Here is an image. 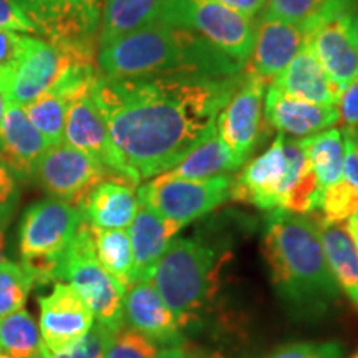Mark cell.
Segmentation results:
<instances>
[{
  "label": "cell",
  "mask_w": 358,
  "mask_h": 358,
  "mask_svg": "<svg viewBox=\"0 0 358 358\" xmlns=\"http://www.w3.org/2000/svg\"><path fill=\"white\" fill-rule=\"evenodd\" d=\"M244 78L203 75H159L108 78L96 75L95 101L116 150L141 181L169 171L204 134Z\"/></svg>",
  "instance_id": "cell-1"
},
{
  "label": "cell",
  "mask_w": 358,
  "mask_h": 358,
  "mask_svg": "<svg viewBox=\"0 0 358 358\" xmlns=\"http://www.w3.org/2000/svg\"><path fill=\"white\" fill-rule=\"evenodd\" d=\"M262 254L280 301L299 317H320L338 301L315 217L274 209L267 211Z\"/></svg>",
  "instance_id": "cell-2"
},
{
  "label": "cell",
  "mask_w": 358,
  "mask_h": 358,
  "mask_svg": "<svg viewBox=\"0 0 358 358\" xmlns=\"http://www.w3.org/2000/svg\"><path fill=\"white\" fill-rule=\"evenodd\" d=\"M96 64L108 78L234 77L245 66L192 30L164 22H155L98 47Z\"/></svg>",
  "instance_id": "cell-3"
},
{
  "label": "cell",
  "mask_w": 358,
  "mask_h": 358,
  "mask_svg": "<svg viewBox=\"0 0 358 358\" xmlns=\"http://www.w3.org/2000/svg\"><path fill=\"white\" fill-rule=\"evenodd\" d=\"M322 187L301 141L279 133L271 146L232 178L231 199L262 209L319 213Z\"/></svg>",
  "instance_id": "cell-4"
},
{
  "label": "cell",
  "mask_w": 358,
  "mask_h": 358,
  "mask_svg": "<svg viewBox=\"0 0 358 358\" xmlns=\"http://www.w3.org/2000/svg\"><path fill=\"white\" fill-rule=\"evenodd\" d=\"M216 266V249L201 239L176 237L148 277L182 329L198 320L211 297Z\"/></svg>",
  "instance_id": "cell-5"
},
{
  "label": "cell",
  "mask_w": 358,
  "mask_h": 358,
  "mask_svg": "<svg viewBox=\"0 0 358 358\" xmlns=\"http://www.w3.org/2000/svg\"><path fill=\"white\" fill-rule=\"evenodd\" d=\"M82 221L77 206L60 199L40 201L27 209L20 221L19 252L20 266L34 285L60 280L64 254Z\"/></svg>",
  "instance_id": "cell-6"
},
{
  "label": "cell",
  "mask_w": 358,
  "mask_h": 358,
  "mask_svg": "<svg viewBox=\"0 0 358 358\" xmlns=\"http://www.w3.org/2000/svg\"><path fill=\"white\" fill-rule=\"evenodd\" d=\"M60 279L69 280L87 303L96 324L116 329L123 324V303L127 289L98 262L93 231L82 221L70 241L62 261Z\"/></svg>",
  "instance_id": "cell-7"
},
{
  "label": "cell",
  "mask_w": 358,
  "mask_h": 358,
  "mask_svg": "<svg viewBox=\"0 0 358 358\" xmlns=\"http://www.w3.org/2000/svg\"><path fill=\"white\" fill-rule=\"evenodd\" d=\"M159 22L192 30L243 65L252 53L256 38L252 19L217 0H166Z\"/></svg>",
  "instance_id": "cell-8"
},
{
  "label": "cell",
  "mask_w": 358,
  "mask_h": 358,
  "mask_svg": "<svg viewBox=\"0 0 358 358\" xmlns=\"http://www.w3.org/2000/svg\"><path fill=\"white\" fill-rule=\"evenodd\" d=\"M231 174L204 179L171 178L168 174L151 178L136 189L138 201L159 216L182 226L206 216L231 199Z\"/></svg>",
  "instance_id": "cell-9"
},
{
  "label": "cell",
  "mask_w": 358,
  "mask_h": 358,
  "mask_svg": "<svg viewBox=\"0 0 358 358\" xmlns=\"http://www.w3.org/2000/svg\"><path fill=\"white\" fill-rule=\"evenodd\" d=\"M98 48L52 43L45 38L25 37L24 52L13 77L7 103L25 106L60 82L77 62H96Z\"/></svg>",
  "instance_id": "cell-10"
},
{
  "label": "cell",
  "mask_w": 358,
  "mask_h": 358,
  "mask_svg": "<svg viewBox=\"0 0 358 358\" xmlns=\"http://www.w3.org/2000/svg\"><path fill=\"white\" fill-rule=\"evenodd\" d=\"M45 40L98 48L103 0H13Z\"/></svg>",
  "instance_id": "cell-11"
},
{
  "label": "cell",
  "mask_w": 358,
  "mask_h": 358,
  "mask_svg": "<svg viewBox=\"0 0 358 358\" xmlns=\"http://www.w3.org/2000/svg\"><path fill=\"white\" fill-rule=\"evenodd\" d=\"M110 176L101 164L65 141L48 146L34 173V179L50 198L77 208L98 182Z\"/></svg>",
  "instance_id": "cell-12"
},
{
  "label": "cell",
  "mask_w": 358,
  "mask_h": 358,
  "mask_svg": "<svg viewBox=\"0 0 358 358\" xmlns=\"http://www.w3.org/2000/svg\"><path fill=\"white\" fill-rule=\"evenodd\" d=\"M267 87L268 83L244 70L239 88L217 116L219 138L231 153L237 169L248 163L261 140Z\"/></svg>",
  "instance_id": "cell-13"
},
{
  "label": "cell",
  "mask_w": 358,
  "mask_h": 358,
  "mask_svg": "<svg viewBox=\"0 0 358 358\" xmlns=\"http://www.w3.org/2000/svg\"><path fill=\"white\" fill-rule=\"evenodd\" d=\"M65 143L95 159L111 176L124 178L138 186L133 173L111 140L110 129L92 98V90L69 103Z\"/></svg>",
  "instance_id": "cell-14"
},
{
  "label": "cell",
  "mask_w": 358,
  "mask_h": 358,
  "mask_svg": "<svg viewBox=\"0 0 358 358\" xmlns=\"http://www.w3.org/2000/svg\"><path fill=\"white\" fill-rule=\"evenodd\" d=\"M40 335L45 350L64 352L75 345L95 325V317L70 284L57 282L48 295L38 297Z\"/></svg>",
  "instance_id": "cell-15"
},
{
  "label": "cell",
  "mask_w": 358,
  "mask_h": 358,
  "mask_svg": "<svg viewBox=\"0 0 358 358\" xmlns=\"http://www.w3.org/2000/svg\"><path fill=\"white\" fill-rule=\"evenodd\" d=\"M123 320L161 348H181L185 342L181 324L150 279L134 280L127 289Z\"/></svg>",
  "instance_id": "cell-16"
},
{
  "label": "cell",
  "mask_w": 358,
  "mask_h": 358,
  "mask_svg": "<svg viewBox=\"0 0 358 358\" xmlns=\"http://www.w3.org/2000/svg\"><path fill=\"white\" fill-rule=\"evenodd\" d=\"M307 37V30L302 27L261 17L256 24L252 53L244 70L266 83L274 82L294 60Z\"/></svg>",
  "instance_id": "cell-17"
},
{
  "label": "cell",
  "mask_w": 358,
  "mask_h": 358,
  "mask_svg": "<svg viewBox=\"0 0 358 358\" xmlns=\"http://www.w3.org/2000/svg\"><path fill=\"white\" fill-rule=\"evenodd\" d=\"M352 12H342L322 22L307 42L332 82L342 92L358 77V45L352 35Z\"/></svg>",
  "instance_id": "cell-18"
},
{
  "label": "cell",
  "mask_w": 358,
  "mask_h": 358,
  "mask_svg": "<svg viewBox=\"0 0 358 358\" xmlns=\"http://www.w3.org/2000/svg\"><path fill=\"white\" fill-rule=\"evenodd\" d=\"M264 120L285 136L307 138L337 124L338 108L290 96L268 85L264 96Z\"/></svg>",
  "instance_id": "cell-19"
},
{
  "label": "cell",
  "mask_w": 358,
  "mask_h": 358,
  "mask_svg": "<svg viewBox=\"0 0 358 358\" xmlns=\"http://www.w3.org/2000/svg\"><path fill=\"white\" fill-rule=\"evenodd\" d=\"M50 146L37 128L27 118L22 106L7 103L0 124V159L15 179H34L40 156Z\"/></svg>",
  "instance_id": "cell-20"
},
{
  "label": "cell",
  "mask_w": 358,
  "mask_h": 358,
  "mask_svg": "<svg viewBox=\"0 0 358 358\" xmlns=\"http://www.w3.org/2000/svg\"><path fill=\"white\" fill-rule=\"evenodd\" d=\"M136 185L110 176L93 187L78 204L83 221L95 229H128L138 211Z\"/></svg>",
  "instance_id": "cell-21"
},
{
  "label": "cell",
  "mask_w": 358,
  "mask_h": 358,
  "mask_svg": "<svg viewBox=\"0 0 358 358\" xmlns=\"http://www.w3.org/2000/svg\"><path fill=\"white\" fill-rule=\"evenodd\" d=\"M182 227V224L159 216L146 204H138V211L128 227L136 280L150 277L156 262L166 252L169 244L176 239Z\"/></svg>",
  "instance_id": "cell-22"
},
{
  "label": "cell",
  "mask_w": 358,
  "mask_h": 358,
  "mask_svg": "<svg viewBox=\"0 0 358 358\" xmlns=\"http://www.w3.org/2000/svg\"><path fill=\"white\" fill-rule=\"evenodd\" d=\"M271 85L290 96L319 103V105L337 106L340 95H342L340 88L332 82L324 66L317 60L308 42L302 45V48L294 57L287 69L282 71Z\"/></svg>",
  "instance_id": "cell-23"
},
{
  "label": "cell",
  "mask_w": 358,
  "mask_h": 358,
  "mask_svg": "<svg viewBox=\"0 0 358 358\" xmlns=\"http://www.w3.org/2000/svg\"><path fill=\"white\" fill-rule=\"evenodd\" d=\"M315 217L322 249L338 289L358 306V252L345 222H329Z\"/></svg>",
  "instance_id": "cell-24"
},
{
  "label": "cell",
  "mask_w": 358,
  "mask_h": 358,
  "mask_svg": "<svg viewBox=\"0 0 358 358\" xmlns=\"http://www.w3.org/2000/svg\"><path fill=\"white\" fill-rule=\"evenodd\" d=\"M166 0H105L98 47L159 22Z\"/></svg>",
  "instance_id": "cell-25"
},
{
  "label": "cell",
  "mask_w": 358,
  "mask_h": 358,
  "mask_svg": "<svg viewBox=\"0 0 358 358\" xmlns=\"http://www.w3.org/2000/svg\"><path fill=\"white\" fill-rule=\"evenodd\" d=\"M234 171H237L234 159L219 138L217 128L214 127L187 151V155L176 166L164 174L171 178L204 179Z\"/></svg>",
  "instance_id": "cell-26"
},
{
  "label": "cell",
  "mask_w": 358,
  "mask_h": 358,
  "mask_svg": "<svg viewBox=\"0 0 358 358\" xmlns=\"http://www.w3.org/2000/svg\"><path fill=\"white\" fill-rule=\"evenodd\" d=\"M358 0H266L261 17L299 25L310 34L322 22L355 10Z\"/></svg>",
  "instance_id": "cell-27"
},
{
  "label": "cell",
  "mask_w": 358,
  "mask_h": 358,
  "mask_svg": "<svg viewBox=\"0 0 358 358\" xmlns=\"http://www.w3.org/2000/svg\"><path fill=\"white\" fill-rule=\"evenodd\" d=\"M299 141L306 151L322 191L345 178L343 176L345 143H343L342 129L329 128Z\"/></svg>",
  "instance_id": "cell-28"
},
{
  "label": "cell",
  "mask_w": 358,
  "mask_h": 358,
  "mask_svg": "<svg viewBox=\"0 0 358 358\" xmlns=\"http://www.w3.org/2000/svg\"><path fill=\"white\" fill-rule=\"evenodd\" d=\"M43 340L40 327L29 312L20 310L0 317V353L10 358H42Z\"/></svg>",
  "instance_id": "cell-29"
},
{
  "label": "cell",
  "mask_w": 358,
  "mask_h": 358,
  "mask_svg": "<svg viewBox=\"0 0 358 358\" xmlns=\"http://www.w3.org/2000/svg\"><path fill=\"white\" fill-rule=\"evenodd\" d=\"M92 231L98 262L124 289H128L136 280L133 249L131 243H129L128 229H95V227H92Z\"/></svg>",
  "instance_id": "cell-30"
},
{
  "label": "cell",
  "mask_w": 358,
  "mask_h": 358,
  "mask_svg": "<svg viewBox=\"0 0 358 358\" xmlns=\"http://www.w3.org/2000/svg\"><path fill=\"white\" fill-rule=\"evenodd\" d=\"M69 100L55 92H47L29 105L22 106L30 123L38 129L48 145L65 141V120Z\"/></svg>",
  "instance_id": "cell-31"
},
{
  "label": "cell",
  "mask_w": 358,
  "mask_h": 358,
  "mask_svg": "<svg viewBox=\"0 0 358 358\" xmlns=\"http://www.w3.org/2000/svg\"><path fill=\"white\" fill-rule=\"evenodd\" d=\"M163 350L153 340L123 322L110 330L105 358H159Z\"/></svg>",
  "instance_id": "cell-32"
},
{
  "label": "cell",
  "mask_w": 358,
  "mask_h": 358,
  "mask_svg": "<svg viewBox=\"0 0 358 358\" xmlns=\"http://www.w3.org/2000/svg\"><path fill=\"white\" fill-rule=\"evenodd\" d=\"M34 287L24 267L13 262L0 264V317L20 310Z\"/></svg>",
  "instance_id": "cell-33"
},
{
  "label": "cell",
  "mask_w": 358,
  "mask_h": 358,
  "mask_svg": "<svg viewBox=\"0 0 358 358\" xmlns=\"http://www.w3.org/2000/svg\"><path fill=\"white\" fill-rule=\"evenodd\" d=\"M320 217L329 222H347L358 217V191L345 178L322 191Z\"/></svg>",
  "instance_id": "cell-34"
},
{
  "label": "cell",
  "mask_w": 358,
  "mask_h": 358,
  "mask_svg": "<svg viewBox=\"0 0 358 358\" xmlns=\"http://www.w3.org/2000/svg\"><path fill=\"white\" fill-rule=\"evenodd\" d=\"M25 35L0 29V92L8 95L24 52Z\"/></svg>",
  "instance_id": "cell-35"
},
{
  "label": "cell",
  "mask_w": 358,
  "mask_h": 358,
  "mask_svg": "<svg viewBox=\"0 0 358 358\" xmlns=\"http://www.w3.org/2000/svg\"><path fill=\"white\" fill-rule=\"evenodd\" d=\"M110 330L111 329H108V327L95 322L92 330L80 342L75 343V345L58 353L43 350L42 358H105Z\"/></svg>",
  "instance_id": "cell-36"
},
{
  "label": "cell",
  "mask_w": 358,
  "mask_h": 358,
  "mask_svg": "<svg viewBox=\"0 0 358 358\" xmlns=\"http://www.w3.org/2000/svg\"><path fill=\"white\" fill-rule=\"evenodd\" d=\"M268 358H343L338 342H301L280 347Z\"/></svg>",
  "instance_id": "cell-37"
},
{
  "label": "cell",
  "mask_w": 358,
  "mask_h": 358,
  "mask_svg": "<svg viewBox=\"0 0 358 358\" xmlns=\"http://www.w3.org/2000/svg\"><path fill=\"white\" fill-rule=\"evenodd\" d=\"M17 204H19L17 179L0 159V229H6L10 224Z\"/></svg>",
  "instance_id": "cell-38"
},
{
  "label": "cell",
  "mask_w": 358,
  "mask_h": 358,
  "mask_svg": "<svg viewBox=\"0 0 358 358\" xmlns=\"http://www.w3.org/2000/svg\"><path fill=\"white\" fill-rule=\"evenodd\" d=\"M0 29L10 32L37 34V29L13 0H0Z\"/></svg>",
  "instance_id": "cell-39"
},
{
  "label": "cell",
  "mask_w": 358,
  "mask_h": 358,
  "mask_svg": "<svg viewBox=\"0 0 358 358\" xmlns=\"http://www.w3.org/2000/svg\"><path fill=\"white\" fill-rule=\"evenodd\" d=\"M337 108L338 123L342 124V129L358 127V77L342 90Z\"/></svg>",
  "instance_id": "cell-40"
},
{
  "label": "cell",
  "mask_w": 358,
  "mask_h": 358,
  "mask_svg": "<svg viewBox=\"0 0 358 358\" xmlns=\"http://www.w3.org/2000/svg\"><path fill=\"white\" fill-rule=\"evenodd\" d=\"M343 143H345V159H343V176L358 191V146L352 138L343 131Z\"/></svg>",
  "instance_id": "cell-41"
},
{
  "label": "cell",
  "mask_w": 358,
  "mask_h": 358,
  "mask_svg": "<svg viewBox=\"0 0 358 358\" xmlns=\"http://www.w3.org/2000/svg\"><path fill=\"white\" fill-rule=\"evenodd\" d=\"M217 2L239 12L241 15L248 17V19L261 15L264 6H266V0H217Z\"/></svg>",
  "instance_id": "cell-42"
},
{
  "label": "cell",
  "mask_w": 358,
  "mask_h": 358,
  "mask_svg": "<svg viewBox=\"0 0 358 358\" xmlns=\"http://www.w3.org/2000/svg\"><path fill=\"white\" fill-rule=\"evenodd\" d=\"M345 226H347V231L350 232L353 244H355V249L358 252V217H353V219H350V221H347Z\"/></svg>",
  "instance_id": "cell-43"
},
{
  "label": "cell",
  "mask_w": 358,
  "mask_h": 358,
  "mask_svg": "<svg viewBox=\"0 0 358 358\" xmlns=\"http://www.w3.org/2000/svg\"><path fill=\"white\" fill-rule=\"evenodd\" d=\"M159 358H186L181 348H164Z\"/></svg>",
  "instance_id": "cell-44"
},
{
  "label": "cell",
  "mask_w": 358,
  "mask_h": 358,
  "mask_svg": "<svg viewBox=\"0 0 358 358\" xmlns=\"http://www.w3.org/2000/svg\"><path fill=\"white\" fill-rule=\"evenodd\" d=\"M350 29H352V35L355 38V42L358 45V12L353 13L352 20H350Z\"/></svg>",
  "instance_id": "cell-45"
},
{
  "label": "cell",
  "mask_w": 358,
  "mask_h": 358,
  "mask_svg": "<svg viewBox=\"0 0 358 358\" xmlns=\"http://www.w3.org/2000/svg\"><path fill=\"white\" fill-rule=\"evenodd\" d=\"M6 261V236H3V229H0V264Z\"/></svg>",
  "instance_id": "cell-46"
},
{
  "label": "cell",
  "mask_w": 358,
  "mask_h": 358,
  "mask_svg": "<svg viewBox=\"0 0 358 358\" xmlns=\"http://www.w3.org/2000/svg\"><path fill=\"white\" fill-rule=\"evenodd\" d=\"M7 110V95L0 92V124L3 122V115H6Z\"/></svg>",
  "instance_id": "cell-47"
},
{
  "label": "cell",
  "mask_w": 358,
  "mask_h": 358,
  "mask_svg": "<svg viewBox=\"0 0 358 358\" xmlns=\"http://www.w3.org/2000/svg\"><path fill=\"white\" fill-rule=\"evenodd\" d=\"M343 131H345L348 136L352 138V141L355 143V145L358 146V127H355V128H352V129H343Z\"/></svg>",
  "instance_id": "cell-48"
},
{
  "label": "cell",
  "mask_w": 358,
  "mask_h": 358,
  "mask_svg": "<svg viewBox=\"0 0 358 358\" xmlns=\"http://www.w3.org/2000/svg\"><path fill=\"white\" fill-rule=\"evenodd\" d=\"M0 358H10V357H6V355H2V353H0Z\"/></svg>",
  "instance_id": "cell-49"
},
{
  "label": "cell",
  "mask_w": 358,
  "mask_h": 358,
  "mask_svg": "<svg viewBox=\"0 0 358 358\" xmlns=\"http://www.w3.org/2000/svg\"><path fill=\"white\" fill-rule=\"evenodd\" d=\"M352 358H358V352H357V353H355V355H353Z\"/></svg>",
  "instance_id": "cell-50"
}]
</instances>
